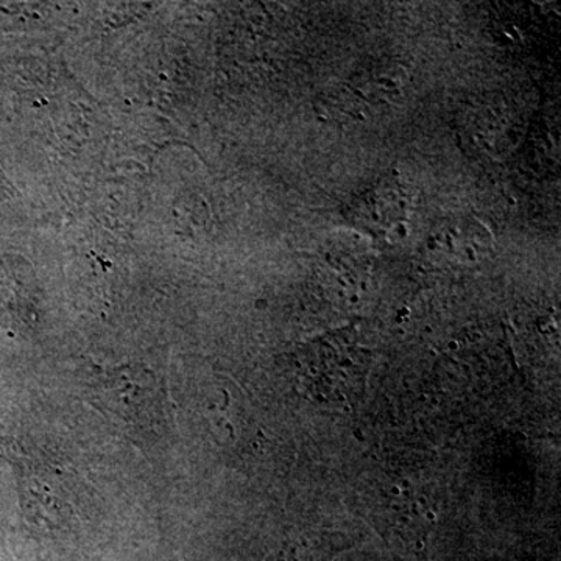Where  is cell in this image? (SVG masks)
<instances>
[{"instance_id":"1","label":"cell","mask_w":561,"mask_h":561,"mask_svg":"<svg viewBox=\"0 0 561 561\" xmlns=\"http://www.w3.org/2000/svg\"><path fill=\"white\" fill-rule=\"evenodd\" d=\"M316 391L320 393L324 381L331 379L330 393L339 400L345 398L346 391L356 390L360 379V348L351 345L341 335H331L327 341L316 342Z\"/></svg>"},{"instance_id":"2","label":"cell","mask_w":561,"mask_h":561,"mask_svg":"<svg viewBox=\"0 0 561 561\" xmlns=\"http://www.w3.org/2000/svg\"><path fill=\"white\" fill-rule=\"evenodd\" d=\"M409 208H411V197L408 190L390 181V183L378 184L375 190L362 197L360 206H357V216L368 227L386 230L404 220Z\"/></svg>"}]
</instances>
